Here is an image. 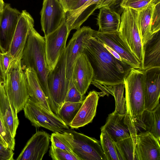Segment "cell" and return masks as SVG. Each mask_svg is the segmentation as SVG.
I'll list each match as a JSON object with an SVG mask.
<instances>
[{
    "instance_id": "obj_1",
    "label": "cell",
    "mask_w": 160,
    "mask_h": 160,
    "mask_svg": "<svg viewBox=\"0 0 160 160\" xmlns=\"http://www.w3.org/2000/svg\"><path fill=\"white\" fill-rule=\"evenodd\" d=\"M93 31L85 36L83 41L84 53L93 70L91 83L96 87L124 83V78L132 68L111 53L102 42L92 36Z\"/></svg>"
},
{
    "instance_id": "obj_2",
    "label": "cell",
    "mask_w": 160,
    "mask_h": 160,
    "mask_svg": "<svg viewBox=\"0 0 160 160\" xmlns=\"http://www.w3.org/2000/svg\"><path fill=\"white\" fill-rule=\"evenodd\" d=\"M21 64L23 70L28 68L34 70L51 111L57 114L48 86L47 77L49 69L46 59L45 38L34 27L30 32L22 53Z\"/></svg>"
},
{
    "instance_id": "obj_3",
    "label": "cell",
    "mask_w": 160,
    "mask_h": 160,
    "mask_svg": "<svg viewBox=\"0 0 160 160\" xmlns=\"http://www.w3.org/2000/svg\"><path fill=\"white\" fill-rule=\"evenodd\" d=\"M144 73L145 71L140 68H132L124 78L126 110L124 121L130 130L145 110Z\"/></svg>"
},
{
    "instance_id": "obj_4",
    "label": "cell",
    "mask_w": 160,
    "mask_h": 160,
    "mask_svg": "<svg viewBox=\"0 0 160 160\" xmlns=\"http://www.w3.org/2000/svg\"><path fill=\"white\" fill-rule=\"evenodd\" d=\"M21 59L12 61L6 74L4 84L6 94L17 114L23 109L29 98Z\"/></svg>"
},
{
    "instance_id": "obj_5",
    "label": "cell",
    "mask_w": 160,
    "mask_h": 160,
    "mask_svg": "<svg viewBox=\"0 0 160 160\" xmlns=\"http://www.w3.org/2000/svg\"><path fill=\"white\" fill-rule=\"evenodd\" d=\"M123 9L118 31L119 36L142 64V44L137 23L138 11L130 8Z\"/></svg>"
},
{
    "instance_id": "obj_6",
    "label": "cell",
    "mask_w": 160,
    "mask_h": 160,
    "mask_svg": "<svg viewBox=\"0 0 160 160\" xmlns=\"http://www.w3.org/2000/svg\"><path fill=\"white\" fill-rule=\"evenodd\" d=\"M62 133L80 160H106L100 141L69 129Z\"/></svg>"
},
{
    "instance_id": "obj_7",
    "label": "cell",
    "mask_w": 160,
    "mask_h": 160,
    "mask_svg": "<svg viewBox=\"0 0 160 160\" xmlns=\"http://www.w3.org/2000/svg\"><path fill=\"white\" fill-rule=\"evenodd\" d=\"M23 110L25 117L35 127H43L53 132L60 133L69 129L58 115L49 111L30 97Z\"/></svg>"
},
{
    "instance_id": "obj_8",
    "label": "cell",
    "mask_w": 160,
    "mask_h": 160,
    "mask_svg": "<svg viewBox=\"0 0 160 160\" xmlns=\"http://www.w3.org/2000/svg\"><path fill=\"white\" fill-rule=\"evenodd\" d=\"M66 49L60 55L54 68L50 70L47 77L49 94L58 114L65 102L69 84L66 75Z\"/></svg>"
},
{
    "instance_id": "obj_9",
    "label": "cell",
    "mask_w": 160,
    "mask_h": 160,
    "mask_svg": "<svg viewBox=\"0 0 160 160\" xmlns=\"http://www.w3.org/2000/svg\"><path fill=\"white\" fill-rule=\"evenodd\" d=\"M69 33L66 20L56 30L44 36L46 59L49 70L54 68L65 49Z\"/></svg>"
},
{
    "instance_id": "obj_10",
    "label": "cell",
    "mask_w": 160,
    "mask_h": 160,
    "mask_svg": "<svg viewBox=\"0 0 160 160\" xmlns=\"http://www.w3.org/2000/svg\"><path fill=\"white\" fill-rule=\"evenodd\" d=\"M42 30L46 36L66 20V12L58 0H43L40 12Z\"/></svg>"
},
{
    "instance_id": "obj_11",
    "label": "cell",
    "mask_w": 160,
    "mask_h": 160,
    "mask_svg": "<svg viewBox=\"0 0 160 160\" xmlns=\"http://www.w3.org/2000/svg\"><path fill=\"white\" fill-rule=\"evenodd\" d=\"M34 26V20L26 10L21 12L9 49L13 59H21L30 32Z\"/></svg>"
},
{
    "instance_id": "obj_12",
    "label": "cell",
    "mask_w": 160,
    "mask_h": 160,
    "mask_svg": "<svg viewBox=\"0 0 160 160\" xmlns=\"http://www.w3.org/2000/svg\"><path fill=\"white\" fill-rule=\"evenodd\" d=\"M21 12L5 4L0 13V50L2 53L8 51Z\"/></svg>"
},
{
    "instance_id": "obj_13",
    "label": "cell",
    "mask_w": 160,
    "mask_h": 160,
    "mask_svg": "<svg viewBox=\"0 0 160 160\" xmlns=\"http://www.w3.org/2000/svg\"><path fill=\"white\" fill-rule=\"evenodd\" d=\"M92 36L116 52L132 68L141 69V63L130 52L119 36L118 31L102 32L93 30Z\"/></svg>"
},
{
    "instance_id": "obj_14",
    "label": "cell",
    "mask_w": 160,
    "mask_h": 160,
    "mask_svg": "<svg viewBox=\"0 0 160 160\" xmlns=\"http://www.w3.org/2000/svg\"><path fill=\"white\" fill-rule=\"evenodd\" d=\"M77 30L66 48L67 79L68 84L72 80L73 70L76 61L80 56L84 53V38L93 30L88 26H83Z\"/></svg>"
},
{
    "instance_id": "obj_15",
    "label": "cell",
    "mask_w": 160,
    "mask_h": 160,
    "mask_svg": "<svg viewBox=\"0 0 160 160\" xmlns=\"http://www.w3.org/2000/svg\"><path fill=\"white\" fill-rule=\"evenodd\" d=\"M50 139L47 132L37 131L28 141L16 160H42L49 148Z\"/></svg>"
},
{
    "instance_id": "obj_16",
    "label": "cell",
    "mask_w": 160,
    "mask_h": 160,
    "mask_svg": "<svg viewBox=\"0 0 160 160\" xmlns=\"http://www.w3.org/2000/svg\"><path fill=\"white\" fill-rule=\"evenodd\" d=\"M160 67L145 71L144 80L145 110H152L159 103Z\"/></svg>"
},
{
    "instance_id": "obj_17",
    "label": "cell",
    "mask_w": 160,
    "mask_h": 160,
    "mask_svg": "<svg viewBox=\"0 0 160 160\" xmlns=\"http://www.w3.org/2000/svg\"><path fill=\"white\" fill-rule=\"evenodd\" d=\"M93 70L86 55L83 53L77 59L73 70L72 80L84 95L93 79Z\"/></svg>"
},
{
    "instance_id": "obj_18",
    "label": "cell",
    "mask_w": 160,
    "mask_h": 160,
    "mask_svg": "<svg viewBox=\"0 0 160 160\" xmlns=\"http://www.w3.org/2000/svg\"><path fill=\"white\" fill-rule=\"evenodd\" d=\"M135 151L138 160H160V142L149 132L137 135Z\"/></svg>"
},
{
    "instance_id": "obj_19",
    "label": "cell",
    "mask_w": 160,
    "mask_h": 160,
    "mask_svg": "<svg viewBox=\"0 0 160 160\" xmlns=\"http://www.w3.org/2000/svg\"><path fill=\"white\" fill-rule=\"evenodd\" d=\"M132 131L135 136L140 132H149L160 142L159 103L152 110H144L140 120L134 123Z\"/></svg>"
},
{
    "instance_id": "obj_20",
    "label": "cell",
    "mask_w": 160,
    "mask_h": 160,
    "mask_svg": "<svg viewBox=\"0 0 160 160\" xmlns=\"http://www.w3.org/2000/svg\"><path fill=\"white\" fill-rule=\"evenodd\" d=\"M98 99V92H90L69 125L72 129L78 128L92 122L96 115Z\"/></svg>"
},
{
    "instance_id": "obj_21",
    "label": "cell",
    "mask_w": 160,
    "mask_h": 160,
    "mask_svg": "<svg viewBox=\"0 0 160 160\" xmlns=\"http://www.w3.org/2000/svg\"><path fill=\"white\" fill-rule=\"evenodd\" d=\"M142 46V60L141 69L145 71L160 67V31L153 34Z\"/></svg>"
},
{
    "instance_id": "obj_22",
    "label": "cell",
    "mask_w": 160,
    "mask_h": 160,
    "mask_svg": "<svg viewBox=\"0 0 160 160\" xmlns=\"http://www.w3.org/2000/svg\"><path fill=\"white\" fill-rule=\"evenodd\" d=\"M0 117L2 123L13 138L19 124L17 114L5 91L4 84L0 83Z\"/></svg>"
},
{
    "instance_id": "obj_23",
    "label": "cell",
    "mask_w": 160,
    "mask_h": 160,
    "mask_svg": "<svg viewBox=\"0 0 160 160\" xmlns=\"http://www.w3.org/2000/svg\"><path fill=\"white\" fill-rule=\"evenodd\" d=\"M125 114L114 112L110 113L105 124L101 128L106 131L116 142L131 136L129 127L124 121Z\"/></svg>"
},
{
    "instance_id": "obj_24",
    "label": "cell",
    "mask_w": 160,
    "mask_h": 160,
    "mask_svg": "<svg viewBox=\"0 0 160 160\" xmlns=\"http://www.w3.org/2000/svg\"><path fill=\"white\" fill-rule=\"evenodd\" d=\"M97 18L98 31L110 32L118 31L121 22L120 14L109 7L100 8Z\"/></svg>"
},
{
    "instance_id": "obj_25",
    "label": "cell",
    "mask_w": 160,
    "mask_h": 160,
    "mask_svg": "<svg viewBox=\"0 0 160 160\" xmlns=\"http://www.w3.org/2000/svg\"><path fill=\"white\" fill-rule=\"evenodd\" d=\"M24 71L25 75L29 97L39 103L49 111L52 112L34 70L32 68H26Z\"/></svg>"
},
{
    "instance_id": "obj_26",
    "label": "cell",
    "mask_w": 160,
    "mask_h": 160,
    "mask_svg": "<svg viewBox=\"0 0 160 160\" xmlns=\"http://www.w3.org/2000/svg\"><path fill=\"white\" fill-rule=\"evenodd\" d=\"M154 5L155 2H151L145 8L137 10V23L142 44L152 35L151 19Z\"/></svg>"
},
{
    "instance_id": "obj_27",
    "label": "cell",
    "mask_w": 160,
    "mask_h": 160,
    "mask_svg": "<svg viewBox=\"0 0 160 160\" xmlns=\"http://www.w3.org/2000/svg\"><path fill=\"white\" fill-rule=\"evenodd\" d=\"M100 143L106 160H124L116 142L104 130H101Z\"/></svg>"
},
{
    "instance_id": "obj_28",
    "label": "cell",
    "mask_w": 160,
    "mask_h": 160,
    "mask_svg": "<svg viewBox=\"0 0 160 160\" xmlns=\"http://www.w3.org/2000/svg\"><path fill=\"white\" fill-rule=\"evenodd\" d=\"M83 100L78 102H64L59 110L58 115L67 126H69L76 116Z\"/></svg>"
},
{
    "instance_id": "obj_29",
    "label": "cell",
    "mask_w": 160,
    "mask_h": 160,
    "mask_svg": "<svg viewBox=\"0 0 160 160\" xmlns=\"http://www.w3.org/2000/svg\"><path fill=\"white\" fill-rule=\"evenodd\" d=\"M116 143L124 160H138L135 151L136 143L131 136Z\"/></svg>"
},
{
    "instance_id": "obj_30",
    "label": "cell",
    "mask_w": 160,
    "mask_h": 160,
    "mask_svg": "<svg viewBox=\"0 0 160 160\" xmlns=\"http://www.w3.org/2000/svg\"><path fill=\"white\" fill-rule=\"evenodd\" d=\"M125 85L124 83L112 86V95L115 100L114 112L120 114L126 113V98L123 95Z\"/></svg>"
},
{
    "instance_id": "obj_31",
    "label": "cell",
    "mask_w": 160,
    "mask_h": 160,
    "mask_svg": "<svg viewBox=\"0 0 160 160\" xmlns=\"http://www.w3.org/2000/svg\"><path fill=\"white\" fill-rule=\"evenodd\" d=\"M49 155L53 160H80L72 152L56 148L51 145Z\"/></svg>"
},
{
    "instance_id": "obj_32",
    "label": "cell",
    "mask_w": 160,
    "mask_h": 160,
    "mask_svg": "<svg viewBox=\"0 0 160 160\" xmlns=\"http://www.w3.org/2000/svg\"><path fill=\"white\" fill-rule=\"evenodd\" d=\"M50 141L53 146L73 153L71 145L62 133L53 132L50 136Z\"/></svg>"
},
{
    "instance_id": "obj_33",
    "label": "cell",
    "mask_w": 160,
    "mask_h": 160,
    "mask_svg": "<svg viewBox=\"0 0 160 160\" xmlns=\"http://www.w3.org/2000/svg\"><path fill=\"white\" fill-rule=\"evenodd\" d=\"M157 0H121L119 5L124 9L130 8L136 10H140L151 2H155Z\"/></svg>"
},
{
    "instance_id": "obj_34",
    "label": "cell",
    "mask_w": 160,
    "mask_h": 160,
    "mask_svg": "<svg viewBox=\"0 0 160 160\" xmlns=\"http://www.w3.org/2000/svg\"><path fill=\"white\" fill-rule=\"evenodd\" d=\"M160 30V0H157L152 12L151 31L152 34Z\"/></svg>"
},
{
    "instance_id": "obj_35",
    "label": "cell",
    "mask_w": 160,
    "mask_h": 160,
    "mask_svg": "<svg viewBox=\"0 0 160 160\" xmlns=\"http://www.w3.org/2000/svg\"><path fill=\"white\" fill-rule=\"evenodd\" d=\"M83 95L77 89L72 80L69 82L65 102H78L82 101Z\"/></svg>"
},
{
    "instance_id": "obj_36",
    "label": "cell",
    "mask_w": 160,
    "mask_h": 160,
    "mask_svg": "<svg viewBox=\"0 0 160 160\" xmlns=\"http://www.w3.org/2000/svg\"><path fill=\"white\" fill-rule=\"evenodd\" d=\"M0 135L5 143L13 150L15 146V139L4 126L0 117Z\"/></svg>"
},
{
    "instance_id": "obj_37",
    "label": "cell",
    "mask_w": 160,
    "mask_h": 160,
    "mask_svg": "<svg viewBox=\"0 0 160 160\" xmlns=\"http://www.w3.org/2000/svg\"><path fill=\"white\" fill-rule=\"evenodd\" d=\"M13 150L5 143L0 142V160H13Z\"/></svg>"
},
{
    "instance_id": "obj_38",
    "label": "cell",
    "mask_w": 160,
    "mask_h": 160,
    "mask_svg": "<svg viewBox=\"0 0 160 160\" xmlns=\"http://www.w3.org/2000/svg\"><path fill=\"white\" fill-rule=\"evenodd\" d=\"M13 59V58L8 51L2 53V65L5 75L10 63Z\"/></svg>"
},
{
    "instance_id": "obj_39",
    "label": "cell",
    "mask_w": 160,
    "mask_h": 160,
    "mask_svg": "<svg viewBox=\"0 0 160 160\" xmlns=\"http://www.w3.org/2000/svg\"><path fill=\"white\" fill-rule=\"evenodd\" d=\"M66 12L72 10L78 0H58Z\"/></svg>"
},
{
    "instance_id": "obj_40",
    "label": "cell",
    "mask_w": 160,
    "mask_h": 160,
    "mask_svg": "<svg viewBox=\"0 0 160 160\" xmlns=\"http://www.w3.org/2000/svg\"><path fill=\"white\" fill-rule=\"evenodd\" d=\"M2 53L0 52V83L4 84L5 80L6 75L3 71L2 62Z\"/></svg>"
},
{
    "instance_id": "obj_41",
    "label": "cell",
    "mask_w": 160,
    "mask_h": 160,
    "mask_svg": "<svg viewBox=\"0 0 160 160\" xmlns=\"http://www.w3.org/2000/svg\"><path fill=\"white\" fill-rule=\"evenodd\" d=\"M114 0H102L98 7V9L103 7H111Z\"/></svg>"
},
{
    "instance_id": "obj_42",
    "label": "cell",
    "mask_w": 160,
    "mask_h": 160,
    "mask_svg": "<svg viewBox=\"0 0 160 160\" xmlns=\"http://www.w3.org/2000/svg\"><path fill=\"white\" fill-rule=\"evenodd\" d=\"M105 47L107 48L108 50L111 53L114 57L118 60L123 61L120 56L115 51L110 48L107 45L104 44Z\"/></svg>"
},
{
    "instance_id": "obj_43",
    "label": "cell",
    "mask_w": 160,
    "mask_h": 160,
    "mask_svg": "<svg viewBox=\"0 0 160 160\" xmlns=\"http://www.w3.org/2000/svg\"><path fill=\"white\" fill-rule=\"evenodd\" d=\"M88 0H78L76 5L72 10L76 9L79 8Z\"/></svg>"
},
{
    "instance_id": "obj_44",
    "label": "cell",
    "mask_w": 160,
    "mask_h": 160,
    "mask_svg": "<svg viewBox=\"0 0 160 160\" xmlns=\"http://www.w3.org/2000/svg\"><path fill=\"white\" fill-rule=\"evenodd\" d=\"M4 5L5 3L3 0H0V13L2 11Z\"/></svg>"
},
{
    "instance_id": "obj_45",
    "label": "cell",
    "mask_w": 160,
    "mask_h": 160,
    "mask_svg": "<svg viewBox=\"0 0 160 160\" xmlns=\"http://www.w3.org/2000/svg\"><path fill=\"white\" fill-rule=\"evenodd\" d=\"M121 1V0H114L112 4V6L118 4H119Z\"/></svg>"
},
{
    "instance_id": "obj_46",
    "label": "cell",
    "mask_w": 160,
    "mask_h": 160,
    "mask_svg": "<svg viewBox=\"0 0 160 160\" xmlns=\"http://www.w3.org/2000/svg\"><path fill=\"white\" fill-rule=\"evenodd\" d=\"M0 142H1L5 143V142H4L3 140L2 139V138L0 135Z\"/></svg>"
},
{
    "instance_id": "obj_47",
    "label": "cell",
    "mask_w": 160,
    "mask_h": 160,
    "mask_svg": "<svg viewBox=\"0 0 160 160\" xmlns=\"http://www.w3.org/2000/svg\"><path fill=\"white\" fill-rule=\"evenodd\" d=\"M0 116H1V113H0Z\"/></svg>"
}]
</instances>
